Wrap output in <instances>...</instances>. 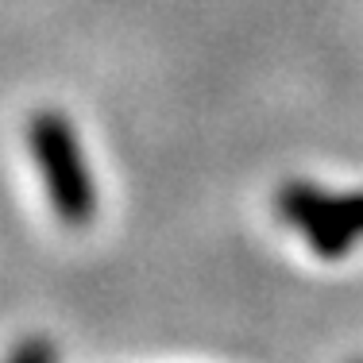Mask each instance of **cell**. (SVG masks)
Listing matches in <instances>:
<instances>
[{"instance_id":"3","label":"cell","mask_w":363,"mask_h":363,"mask_svg":"<svg viewBox=\"0 0 363 363\" xmlns=\"http://www.w3.org/2000/svg\"><path fill=\"white\" fill-rule=\"evenodd\" d=\"M4 363H55V344L47 336H23Z\"/></svg>"},{"instance_id":"1","label":"cell","mask_w":363,"mask_h":363,"mask_svg":"<svg viewBox=\"0 0 363 363\" xmlns=\"http://www.w3.org/2000/svg\"><path fill=\"white\" fill-rule=\"evenodd\" d=\"M28 143L55 220L66 228H89L97 217V178L85 162L70 116L58 108H39L28 120Z\"/></svg>"},{"instance_id":"2","label":"cell","mask_w":363,"mask_h":363,"mask_svg":"<svg viewBox=\"0 0 363 363\" xmlns=\"http://www.w3.org/2000/svg\"><path fill=\"white\" fill-rule=\"evenodd\" d=\"M279 213L321 259H344L363 240V194H325L313 182H286Z\"/></svg>"}]
</instances>
